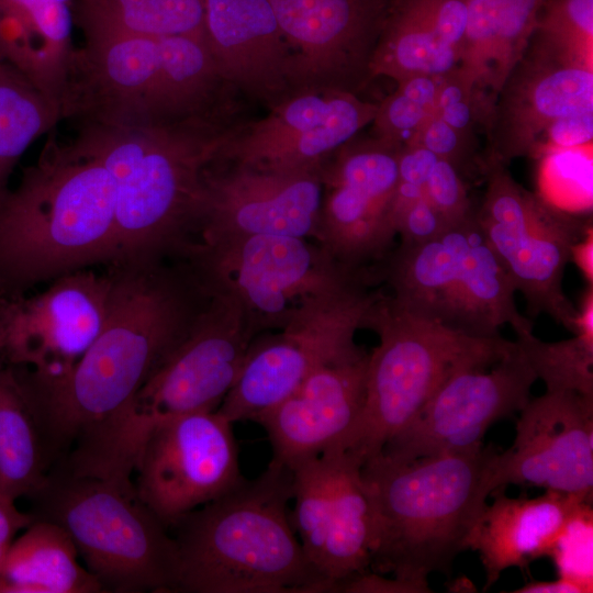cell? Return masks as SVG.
<instances>
[{"instance_id":"obj_1","label":"cell","mask_w":593,"mask_h":593,"mask_svg":"<svg viewBox=\"0 0 593 593\" xmlns=\"http://www.w3.org/2000/svg\"><path fill=\"white\" fill-rule=\"evenodd\" d=\"M105 323L63 380L27 387L51 460L118 412L188 329L211 289L184 257L111 264Z\"/></svg>"},{"instance_id":"obj_2","label":"cell","mask_w":593,"mask_h":593,"mask_svg":"<svg viewBox=\"0 0 593 593\" xmlns=\"http://www.w3.org/2000/svg\"><path fill=\"white\" fill-rule=\"evenodd\" d=\"M234 114L141 126L79 124L71 145L97 159L113 180L115 262L184 251L202 208L208 170L240 122Z\"/></svg>"},{"instance_id":"obj_3","label":"cell","mask_w":593,"mask_h":593,"mask_svg":"<svg viewBox=\"0 0 593 593\" xmlns=\"http://www.w3.org/2000/svg\"><path fill=\"white\" fill-rule=\"evenodd\" d=\"M293 473L270 461L254 480L177 519L175 592H335L309 561L295 534L289 503Z\"/></svg>"},{"instance_id":"obj_4","label":"cell","mask_w":593,"mask_h":593,"mask_svg":"<svg viewBox=\"0 0 593 593\" xmlns=\"http://www.w3.org/2000/svg\"><path fill=\"white\" fill-rule=\"evenodd\" d=\"M116 257L110 174L71 144L47 143L0 202V295Z\"/></svg>"},{"instance_id":"obj_5","label":"cell","mask_w":593,"mask_h":593,"mask_svg":"<svg viewBox=\"0 0 593 593\" xmlns=\"http://www.w3.org/2000/svg\"><path fill=\"white\" fill-rule=\"evenodd\" d=\"M497 451L483 445L398 460L379 454L361 466L372 515L370 568L430 592L428 577L449 574L492 493Z\"/></svg>"},{"instance_id":"obj_6","label":"cell","mask_w":593,"mask_h":593,"mask_svg":"<svg viewBox=\"0 0 593 593\" xmlns=\"http://www.w3.org/2000/svg\"><path fill=\"white\" fill-rule=\"evenodd\" d=\"M209 286L200 312L133 396L75 445L69 456L75 472L128 484L159 424L221 405L259 333L231 292Z\"/></svg>"},{"instance_id":"obj_7","label":"cell","mask_w":593,"mask_h":593,"mask_svg":"<svg viewBox=\"0 0 593 593\" xmlns=\"http://www.w3.org/2000/svg\"><path fill=\"white\" fill-rule=\"evenodd\" d=\"M203 37H85L75 51L61 118L141 126L222 114L230 92Z\"/></svg>"},{"instance_id":"obj_8","label":"cell","mask_w":593,"mask_h":593,"mask_svg":"<svg viewBox=\"0 0 593 593\" xmlns=\"http://www.w3.org/2000/svg\"><path fill=\"white\" fill-rule=\"evenodd\" d=\"M366 328L380 340L368 357L361 412L337 448L362 463L379 455L452 374L490 367L515 345L502 336H472L416 316L387 293L373 303Z\"/></svg>"},{"instance_id":"obj_9","label":"cell","mask_w":593,"mask_h":593,"mask_svg":"<svg viewBox=\"0 0 593 593\" xmlns=\"http://www.w3.org/2000/svg\"><path fill=\"white\" fill-rule=\"evenodd\" d=\"M35 518L71 537L104 592H175L178 557L169 528L141 501L134 484L56 467L32 496Z\"/></svg>"},{"instance_id":"obj_10","label":"cell","mask_w":593,"mask_h":593,"mask_svg":"<svg viewBox=\"0 0 593 593\" xmlns=\"http://www.w3.org/2000/svg\"><path fill=\"white\" fill-rule=\"evenodd\" d=\"M393 302L422 318L479 337L533 332L515 303V287L474 214L417 245L400 244L372 266Z\"/></svg>"},{"instance_id":"obj_11","label":"cell","mask_w":593,"mask_h":593,"mask_svg":"<svg viewBox=\"0 0 593 593\" xmlns=\"http://www.w3.org/2000/svg\"><path fill=\"white\" fill-rule=\"evenodd\" d=\"M184 256L240 302L259 334L284 327L323 300L378 286L372 267H347L309 238L234 237L192 244Z\"/></svg>"},{"instance_id":"obj_12","label":"cell","mask_w":593,"mask_h":593,"mask_svg":"<svg viewBox=\"0 0 593 593\" xmlns=\"http://www.w3.org/2000/svg\"><path fill=\"white\" fill-rule=\"evenodd\" d=\"M486 189L475 219L519 291L529 315L547 314L573 334L578 310L563 291L571 249L592 228L518 184L496 161H482Z\"/></svg>"},{"instance_id":"obj_13","label":"cell","mask_w":593,"mask_h":593,"mask_svg":"<svg viewBox=\"0 0 593 593\" xmlns=\"http://www.w3.org/2000/svg\"><path fill=\"white\" fill-rule=\"evenodd\" d=\"M382 289L361 288L323 300L276 334L253 340L240 373L217 412L232 424L257 422L320 366L363 355L355 334L366 327Z\"/></svg>"},{"instance_id":"obj_14","label":"cell","mask_w":593,"mask_h":593,"mask_svg":"<svg viewBox=\"0 0 593 593\" xmlns=\"http://www.w3.org/2000/svg\"><path fill=\"white\" fill-rule=\"evenodd\" d=\"M114 282L112 265L60 276L34 294L0 295V355L32 385L66 378L101 332Z\"/></svg>"},{"instance_id":"obj_15","label":"cell","mask_w":593,"mask_h":593,"mask_svg":"<svg viewBox=\"0 0 593 593\" xmlns=\"http://www.w3.org/2000/svg\"><path fill=\"white\" fill-rule=\"evenodd\" d=\"M232 425L217 411H199L174 416L148 436L134 486L168 528L245 479Z\"/></svg>"},{"instance_id":"obj_16","label":"cell","mask_w":593,"mask_h":593,"mask_svg":"<svg viewBox=\"0 0 593 593\" xmlns=\"http://www.w3.org/2000/svg\"><path fill=\"white\" fill-rule=\"evenodd\" d=\"M400 149L373 137L353 138L322 163L315 242L347 267H372L393 249Z\"/></svg>"},{"instance_id":"obj_17","label":"cell","mask_w":593,"mask_h":593,"mask_svg":"<svg viewBox=\"0 0 593 593\" xmlns=\"http://www.w3.org/2000/svg\"><path fill=\"white\" fill-rule=\"evenodd\" d=\"M322 197V164L269 169L216 160L190 244L256 235L315 240Z\"/></svg>"},{"instance_id":"obj_18","label":"cell","mask_w":593,"mask_h":593,"mask_svg":"<svg viewBox=\"0 0 593 593\" xmlns=\"http://www.w3.org/2000/svg\"><path fill=\"white\" fill-rule=\"evenodd\" d=\"M361 466L353 455L332 449L291 469L295 534L335 592L343 581L370 568L372 515Z\"/></svg>"},{"instance_id":"obj_19","label":"cell","mask_w":593,"mask_h":593,"mask_svg":"<svg viewBox=\"0 0 593 593\" xmlns=\"http://www.w3.org/2000/svg\"><path fill=\"white\" fill-rule=\"evenodd\" d=\"M456 372L380 454L398 460L452 454L483 445L489 427L521 412L537 376L516 342L490 370Z\"/></svg>"},{"instance_id":"obj_20","label":"cell","mask_w":593,"mask_h":593,"mask_svg":"<svg viewBox=\"0 0 593 593\" xmlns=\"http://www.w3.org/2000/svg\"><path fill=\"white\" fill-rule=\"evenodd\" d=\"M292 55L293 92L355 94L371 63L392 0H269Z\"/></svg>"},{"instance_id":"obj_21","label":"cell","mask_w":593,"mask_h":593,"mask_svg":"<svg viewBox=\"0 0 593 593\" xmlns=\"http://www.w3.org/2000/svg\"><path fill=\"white\" fill-rule=\"evenodd\" d=\"M584 112H593V59L534 33L497 96L485 128L484 161L506 165L516 157H536L549 124Z\"/></svg>"},{"instance_id":"obj_22","label":"cell","mask_w":593,"mask_h":593,"mask_svg":"<svg viewBox=\"0 0 593 593\" xmlns=\"http://www.w3.org/2000/svg\"><path fill=\"white\" fill-rule=\"evenodd\" d=\"M492 492L507 485L593 495V396L546 391L519 412L513 445L497 452ZM491 495V494H490Z\"/></svg>"},{"instance_id":"obj_23","label":"cell","mask_w":593,"mask_h":593,"mask_svg":"<svg viewBox=\"0 0 593 593\" xmlns=\"http://www.w3.org/2000/svg\"><path fill=\"white\" fill-rule=\"evenodd\" d=\"M377 109L346 91H295L264 119L240 121L219 160L269 169L321 165L370 124Z\"/></svg>"},{"instance_id":"obj_24","label":"cell","mask_w":593,"mask_h":593,"mask_svg":"<svg viewBox=\"0 0 593 593\" xmlns=\"http://www.w3.org/2000/svg\"><path fill=\"white\" fill-rule=\"evenodd\" d=\"M368 357L320 366L257 419L271 444V460L292 469L339 447L362 409Z\"/></svg>"},{"instance_id":"obj_25","label":"cell","mask_w":593,"mask_h":593,"mask_svg":"<svg viewBox=\"0 0 593 593\" xmlns=\"http://www.w3.org/2000/svg\"><path fill=\"white\" fill-rule=\"evenodd\" d=\"M203 37L234 91L269 109L293 93L292 55L269 0H203Z\"/></svg>"},{"instance_id":"obj_26","label":"cell","mask_w":593,"mask_h":593,"mask_svg":"<svg viewBox=\"0 0 593 593\" xmlns=\"http://www.w3.org/2000/svg\"><path fill=\"white\" fill-rule=\"evenodd\" d=\"M505 489L491 493L468 538L467 548L479 553L485 589L508 568H526L549 556L572 519L592 502L581 496L546 490L536 497H508Z\"/></svg>"},{"instance_id":"obj_27","label":"cell","mask_w":593,"mask_h":593,"mask_svg":"<svg viewBox=\"0 0 593 593\" xmlns=\"http://www.w3.org/2000/svg\"><path fill=\"white\" fill-rule=\"evenodd\" d=\"M468 4L469 0H392L372 58V78L385 76L398 82L455 69Z\"/></svg>"},{"instance_id":"obj_28","label":"cell","mask_w":593,"mask_h":593,"mask_svg":"<svg viewBox=\"0 0 593 593\" xmlns=\"http://www.w3.org/2000/svg\"><path fill=\"white\" fill-rule=\"evenodd\" d=\"M75 0H0V64L61 105L76 48Z\"/></svg>"},{"instance_id":"obj_29","label":"cell","mask_w":593,"mask_h":593,"mask_svg":"<svg viewBox=\"0 0 593 593\" xmlns=\"http://www.w3.org/2000/svg\"><path fill=\"white\" fill-rule=\"evenodd\" d=\"M544 0H469L458 68L489 125L500 91L526 52Z\"/></svg>"},{"instance_id":"obj_30","label":"cell","mask_w":593,"mask_h":593,"mask_svg":"<svg viewBox=\"0 0 593 593\" xmlns=\"http://www.w3.org/2000/svg\"><path fill=\"white\" fill-rule=\"evenodd\" d=\"M69 534L58 524L35 518L16 537L0 578L7 593H100L99 580L79 561Z\"/></svg>"},{"instance_id":"obj_31","label":"cell","mask_w":593,"mask_h":593,"mask_svg":"<svg viewBox=\"0 0 593 593\" xmlns=\"http://www.w3.org/2000/svg\"><path fill=\"white\" fill-rule=\"evenodd\" d=\"M52 462L36 404L18 371L0 370V495L32 497Z\"/></svg>"},{"instance_id":"obj_32","label":"cell","mask_w":593,"mask_h":593,"mask_svg":"<svg viewBox=\"0 0 593 593\" xmlns=\"http://www.w3.org/2000/svg\"><path fill=\"white\" fill-rule=\"evenodd\" d=\"M74 15L85 37H203V0H75Z\"/></svg>"},{"instance_id":"obj_33","label":"cell","mask_w":593,"mask_h":593,"mask_svg":"<svg viewBox=\"0 0 593 593\" xmlns=\"http://www.w3.org/2000/svg\"><path fill=\"white\" fill-rule=\"evenodd\" d=\"M60 108L13 68L0 64V202L27 148L61 120Z\"/></svg>"},{"instance_id":"obj_34","label":"cell","mask_w":593,"mask_h":593,"mask_svg":"<svg viewBox=\"0 0 593 593\" xmlns=\"http://www.w3.org/2000/svg\"><path fill=\"white\" fill-rule=\"evenodd\" d=\"M516 344L546 391L593 396V305H581L571 338L544 342L533 332L516 335Z\"/></svg>"},{"instance_id":"obj_35","label":"cell","mask_w":593,"mask_h":593,"mask_svg":"<svg viewBox=\"0 0 593 593\" xmlns=\"http://www.w3.org/2000/svg\"><path fill=\"white\" fill-rule=\"evenodd\" d=\"M535 34L593 59V0H544Z\"/></svg>"},{"instance_id":"obj_36","label":"cell","mask_w":593,"mask_h":593,"mask_svg":"<svg viewBox=\"0 0 593 593\" xmlns=\"http://www.w3.org/2000/svg\"><path fill=\"white\" fill-rule=\"evenodd\" d=\"M592 506L584 508L568 525L549 557L559 570V577L593 590L592 578Z\"/></svg>"},{"instance_id":"obj_37","label":"cell","mask_w":593,"mask_h":593,"mask_svg":"<svg viewBox=\"0 0 593 593\" xmlns=\"http://www.w3.org/2000/svg\"><path fill=\"white\" fill-rule=\"evenodd\" d=\"M432 114L395 89L378 103L371 122L373 138L398 148L407 146Z\"/></svg>"},{"instance_id":"obj_38","label":"cell","mask_w":593,"mask_h":593,"mask_svg":"<svg viewBox=\"0 0 593 593\" xmlns=\"http://www.w3.org/2000/svg\"><path fill=\"white\" fill-rule=\"evenodd\" d=\"M434 114L470 136L474 124L479 123L482 126V114L474 90L458 66L440 76Z\"/></svg>"},{"instance_id":"obj_39","label":"cell","mask_w":593,"mask_h":593,"mask_svg":"<svg viewBox=\"0 0 593 593\" xmlns=\"http://www.w3.org/2000/svg\"><path fill=\"white\" fill-rule=\"evenodd\" d=\"M425 197L450 226L474 214L461 174L447 160L436 161L425 184Z\"/></svg>"},{"instance_id":"obj_40","label":"cell","mask_w":593,"mask_h":593,"mask_svg":"<svg viewBox=\"0 0 593 593\" xmlns=\"http://www.w3.org/2000/svg\"><path fill=\"white\" fill-rule=\"evenodd\" d=\"M410 145L426 148L459 172L469 169L474 160L472 136L459 132L436 114L425 121Z\"/></svg>"},{"instance_id":"obj_41","label":"cell","mask_w":593,"mask_h":593,"mask_svg":"<svg viewBox=\"0 0 593 593\" xmlns=\"http://www.w3.org/2000/svg\"><path fill=\"white\" fill-rule=\"evenodd\" d=\"M449 226L425 195L405 208L395 221L396 234L404 245L428 242Z\"/></svg>"},{"instance_id":"obj_42","label":"cell","mask_w":593,"mask_h":593,"mask_svg":"<svg viewBox=\"0 0 593 593\" xmlns=\"http://www.w3.org/2000/svg\"><path fill=\"white\" fill-rule=\"evenodd\" d=\"M593 112L568 115L553 121L541 135L537 156L555 149L592 145Z\"/></svg>"},{"instance_id":"obj_43","label":"cell","mask_w":593,"mask_h":593,"mask_svg":"<svg viewBox=\"0 0 593 593\" xmlns=\"http://www.w3.org/2000/svg\"><path fill=\"white\" fill-rule=\"evenodd\" d=\"M338 592L425 593L427 591L414 583L405 582L393 577L392 579H387L384 578V574H380L373 571H366L343 581L338 585Z\"/></svg>"},{"instance_id":"obj_44","label":"cell","mask_w":593,"mask_h":593,"mask_svg":"<svg viewBox=\"0 0 593 593\" xmlns=\"http://www.w3.org/2000/svg\"><path fill=\"white\" fill-rule=\"evenodd\" d=\"M438 157L417 145L404 146L399 152V181L425 189L426 181Z\"/></svg>"},{"instance_id":"obj_45","label":"cell","mask_w":593,"mask_h":593,"mask_svg":"<svg viewBox=\"0 0 593 593\" xmlns=\"http://www.w3.org/2000/svg\"><path fill=\"white\" fill-rule=\"evenodd\" d=\"M34 519L32 513L21 512L15 501L0 495V571L16 535Z\"/></svg>"},{"instance_id":"obj_46","label":"cell","mask_w":593,"mask_h":593,"mask_svg":"<svg viewBox=\"0 0 593 593\" xmlns=\"http://www.w3.org/2000/svg\"><path fill=\"white\" fill-rule=\"evenodd\" d=\"M440 76L414 75L398 81L396 89L434 114Z\"/></svg>"},{"instance_id":"obj_47","label":"cell","mask_w":593,"mask_h":593,"mask_svg":"<svg viewBox=\"0 0 593 593\" xmlns=\"http://www.w3.org/2000/svg\"><path fill=\"white\" fill-rule=\"evenodd\" d=\"M570 261L580 269L590 286H593V233L590 228L571 249Z\"/></svg>"},{"instance_id":"obj_48","label":"cell","mask_w":593,"mask_h":593,"mask_svg":"<svg viewBox=\"0 0 593 593\" xmlns=\"http://www.w3.org/2000/svg\"><path fill=\"white\" fill-rule=\"evenodd\" d=\"M514 593H586L583 586L567 578L553 581H534L513 591Z\"/></svg>"},{"instance_id":"obj_49","label":"cell","mask_w":593,"mask_h":593,"mask_svg":"<svg viewBox=\"0 0 593 593\" xmlns=\"http://www.w3.org/2000/svg\"><path fill=\"white\" fill-rule=\"evenodd\" d=\"M0 593H7V583L0 578Z\"/></svg>"},{"instance_id":"obj_50","label":"cell","mask_w":593,"mask_h":593,"mask_svg":"<svg viewBox=\"0 0 593 593\" xmlns=\"http://www.w3.org/2000/svg\"><path fill=\"white\" fill-rule=\"evenodd\" d=\"M3 366H4V363H3V360H2L1 355H0V370L2 369Z\"/></svg>"}]
</instances>
